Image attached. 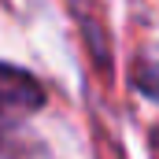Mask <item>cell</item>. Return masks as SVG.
Returning a JSON list of instances; mask_svg holds the SVG:
<instances>
[{
    "label": "cell",
    "instance_id": "obj_1",
    "mask_svg": "<svg viewBox=\"0 0 159 159\" xmlns=\"http://www.w3.org/2000/svg\"><path fill=\"white\" fill-rule=\"evenodd\" d=\"M41 104H44L41 81L19 67L0 63V148L11 141V133L34 111H41Z\"/></svg>",
    "mask_w": 159,
    "mask_h": 159
}]
</instances>
